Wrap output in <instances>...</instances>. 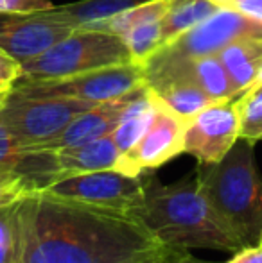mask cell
I'll return each mask as SVG.
<instances>
[{
  "label": "cell",
  "instance_id": "6da1fadb",
  "mask_svg": "<svg viewBox=\"0 0 262 263\" xmlns=\"http://www.w3.org/2000/svg\"><path fill=\"white\" fill-rule=\"evenodd\" d=\"M165 251L135 215L45 190L16 202L11 263H154Z\"/></svg>",
  "mask_w": 262,
  "mask_h": 263
},
{
  "label": "cell",
  "instance_id": "7a4b0ae2",
  "mask_svg": "<svg viewBox=\"0 0 262 263\" xmlns=\"http://www.w3.org/2000/svg\"><path fill=\"white\" fill-rule=\"evenodd\" d=\"M135 217L167 247L226 253L242 249L203 195L196 172L172 184H162L147 176L144 204Z\"/></svg>",
  "mask_w": 262,
  "mask_h": 263
},
{
  "label": "cell",
  "instance_id": "3957f363",
  "mask_svg": "<svg viewBox=\"0 0 262 263\" xmlns=\"http://www.w3.org/2000/svg\"><path fill=\"white\" fill-rule=\"evenodd\" d=\"M253 145L239 138L221 161L196 168L203 195L242 247L259 243L262 233V177Z\"/></svg>",
  "mask_w": 262,
  "mask_h": 263
},
{
  "label": "cell",
  "instance_id": "277c9868",
  "mask_svg": "<svg viewBox=\"0 0 262 263\" xmlns=\"http://www.w3.org/2000/svg\"><path fill=\"white\" fill-rule=\"evenodd\" d=\"M130 61V50L120 36L97 29H76L43 54L22 63V79H63Z\"/></svg>",
  "mask_w": 262,
  "mask_h": 263
},
{
  "label": "cell",
  "instance_id": "5b68a950",
  "mask_svg": "<svg viewBox=\"0 0 262 263\" xmlns=\"http://www.w3.org/2000/svg\"><path fill=\"white\" fill-rule=\"evenodd\" d=\"M94 106L79 99L29 97L11 91L0 106V122L27 151L60 135L74 118Z\"/></svg>",
  "mask_w": 262,
  "mask_h": 263
},
{
  "label": "cell",
  "instance_id": "8992f818",
  "mask_svg": "<svg viewBox=\"0 0 262 263\" xmlns=\"http://www.w3.org/2000/svg\"><path fill=\"white\" fill-rule=\"evenodd\" d=\"M142 86H146L144 66L130 61L63 79H20L14 84L13 91L29 97H70L101 104L124 97Z\"/></svg>",
  "mask_w": 262,
  "mask_h": 263
},
{
  "label": "cell",
  "instance_id": "52a82bcc",
  "mask_svg": "<svg viewBox=\"0 0 262 263\" xmlns=\"http://www.w3.org/2000/svg\"><path fill=\"white\" fill-rule=\"evenodd\" d=\"M257 36H262V22L246 18L235 11L217 9L193 29L158 49L147 61H185L219 54L230 43Z\"/></svg>",
  "mask_w": 262,
  "mask_h": 263
},
{
  "label": "cell",
  "instance_id": "ba28073f",
  "mask_svg": "<svg viewBox=\"0 0 262 263\" xmlns=\"http://www.w3.org/2000/svg\"><path fill=\"white\" fill-rule=\"evenodd\" d=\"M147 176H130L119 170H97L66 177L43 188L60 197L136 215L146 197Z\"/></svg>",
  "mask_w": 262,
  "mask_h": 263
},
{
  "label": "cell",
  "instance_id": "9c48e42d",
  "mask_svg": "<svg viewBox=\"0 0 262 263\" xmlns=\"http://www.w3.org/2000/svg\"><path fill=\"white\" fill-rule=\"evenodd\" d=\"M241 138L237 97L216 101L187 122L183 153L198 159V165L221 161Z\"/></svg>",
  "mask_w": 262,
  "mask_h": 263
},
{
  "label": "cell",
  "instance_id": "30bf717a",
  "mask_svg": "<svg viewBox=\"0 0 262 263\" xmlns=\"http://www.w3.org/2000/svg\"><path fill=\"white\" fill-rule=\"evenodd\" d=\"M185 127L187 120L172 113L156 99V109L147 131L131 151L120 154L115 170L130 176H142L147 170L158 168L169 159L183 154Z\"/></svg>",
  "mask_w": 262,
  "mask_h": 263
},
{
  "label": "cell",
  "instance_id": "8fae6325",
  "mask_svg": "<svg viewBox=\"0 0 262 263\" xmlns=\"http://www.w3.org/2000/svg\"><path fill=\"white\" fill-rule=\"evenodd\" d=\"M76 29L53 13H0V50L25 63L56 45Z\"/></svg>",
  "mask_w": 262,
  "mask_h": 263
},
{
  "label": "cell",
  "instance_id": "7c38bea8",
  "mask_svg": "<svg viewBox=\"0 0 262 263\" xmlns=\"http://www.w3.org/2000/svg\"><path fill=\"white\" fill-rule=\"evenodd\" d=\"M138 90L131 91V93L124 95V97L95 104L94 107H90L88 111H84L79 117L74 118L60 135L47 140V142L40 143V145H34V147H31V149L24 151V153L70 149V147L84 145V143H90V142H94V140L102 138V136L112 135L113 129L119 124L126 106L130 104L131 99L135 97Z\"/></svg>",
  "mask_w": 262,
  "mask_h": 263
},
{
  "label": "cell",
  "instance_id": "4fadbf2b",
  "mask_svg": "<svg viewBox=\"0 0 262 263\" xmlns=\"http://www.w3.org/2000/svg\"><path fill=\"white\" fill-rule=\"evenodd\" d=\"M237 95L246 91L257 79L262 68V36L244 38L230 43L219 54Z\"/></svg>",
  "mask_w": 262,
  "mask_h": 263
},
{
  "label": "cell",
  "instance_id": "5bb4252c",
  "mask_svg": "<svg viewBox=\"0 0 262 263\" xmlns=\"http://www.w3.org/2000/svg\"><path fill=\"white\" fill-rule=\"evenodd\" d=\"M154 109H156L154 95L151 93V90L147 86L140 88L135 97L131 99L130 104L126 106L119 124L112 133L120 154L131 151L135 147V143L142 138V135L147 131L151 120H153Z\"/></svg>",
  "mask_w": 262,
  "mask_h": 263
},
{
  "label": "cell",
  "instance_id": "9a60e30c",
  "mask_svg": "<svg viewBox=\"0 0 262 263\" xmlns=\"http://www.w3.org/2000/svg\"><path fill=\"white\" fill-rule=\"evenodd\" d=\"M144 2L149 0H81L65 6H54L53 13L74 29H88Z\"/></svg>",
  "mask_w": 262,
  "mask_h": 263
},
{
  "label": "cell",
  "instance_id": "2e32d148",
  "mask_svg": "<svg viewBox=\"0 0 262 263\" xmlns=\"http://www.w3.org/2000/svg\"><path fill=\"white\" fill-rule=\"evenodd\" d=\"M217 9L219 7L212 0H171L162 20V47L193 29Z\"/></svg>",
  "mask_w": 262,
  "mask_h": 263
},
{
  "label": "cell",
  "instance_id": "e0dca14e",
  "mask_svg": "<svg viewBox=\"0 0 262 263\" xmlns=\"http://www.w3.org/2000/svg\"><path fill=\"white\" fill-rule=\"evenodd\" d=\"M162 20L164 18L144 20L123 36L124 43L130 50L131 61L144 66V63L162 47Z\"/></svg>",
  "mask_w": 262,
  "mask_h": 263
},
{
  "label": "cell",
  "instance_id": "ac0fdd59",
  "mask_svg": "<svg viewBox=\"0 0 262 263\" xmlns=\"http://www.w3.org/2000/svg\"><path fill=\"white\" fill-rule=\"evenodd\" d=\"M241 138L255 143L262 140V83L252 84L237 97Z\"/></svg>",
  "mask_w": 262,
  "mask_h": 263
},
{
  "label": "cell",
  "instance_id": "d6986e66",
  "mask_svg": "<svg viewBox=\"0 0 262 263\" xmlns=\"http://www.w3.org/2000/svg\"><path fill=\"white\" fill-rule=\"evenodd\" d=\"M34 184L25 174L14 168L0 170V208L16 204L27 194L34 192Z\"/></svg>",
  "mask_w": 262,
  "mask_h": 263
},
{
  "label": "cell",
  "instance_id": "ffe728a7",
  "mask_svg": "<svg viewBox=\"0 0 262 263\" xmlns=\"http://www.w3.org/2000/svg\"><path fill=\"white\" fill-rule=\"evenodd\" d=\"M14 210L16 204L0 208V263H11L14 253Z\"/></svg>",
  "mask_w": 262,
  "mask_h": 263
},
{
  "label": "cell",
  "instance_id": "44dd1931",
  "mask_svg": "<svg viewBox=\"0 0 262 263\" xmlns=\"http://www.w3.org/2000/svg\"><path fill=\"white\" fill-rule=\"evenodd\" d=\"M22 79V63L0 50V106L13 91L14 84Z\"/></svg>",
  "mask_w": 262,
  "mask_h": 263
},
{
  "label": "cell",
  "instance_id": "7402d4cb",
  "mask_svg": "<svg viewBox=\"0 0 262 263\" xmlns=\"http://www.w3.org/2000/svg\"><path fill=\"white\" fill-rule=\"evenodd\" d=\"M22 158H24V149H22L20 142L0 122V170L2 168L16 170Z\"/></svg>",
  "mask_w": 262,
  "mask_h": 263
},
{
  "label": "cell",
  "instance_id": "603a6c76",
  "mask_svg": "<svg viewBox=\"0 0 262 263\" xmlns=\"http://www.w3.org/2000/svg\"><path fill=\"white\" fill-rule=\"evenodd\" d=\"M219 9L235 11L246 18L262 22V0H212Z\"/></svg>",
  "mask_w": 262,
  "mask_h": 263
},
{
  "label": "cell",
  "instance_id": "cb8c5ba5",
  "mask_svg": "<svg viewBox=\"0 0 262 263\" xmlns=\"http://www.w3.org/2000/svg\"><path fill=\"white\" fill-rule=\"evenodd\" d=\"M53 7L50 0H0V13H36Z\"/></svg>",
  "mask_w": 262,
  "mask_h": 263
},
{
  "label": "cell",
  "instance_id": "d4e9b609",
  "mask_svg": "<svg viewBox=\"0 0 262 263\" xmlns=\"http://www.w3.org/2000/svg\"><path fill=\"white\" fill-rule=\"evenodd\" d=\"M154 263H216V261H205L199 260L194 254L189 253V249H182V247H167L160 260Z\"/></svg>",
  "mask_w": 262,
  "mask_h": 263
},
{
  "label": "cell",
  "instance_id": "484cf974",
  "mask_svg": "<svg viewBox=\"0 0 262 263\" xmlns=\"http://www.w3.org/2000/svg\"><path fill=\"white\" fill-rule=\"evenodd\" d=\"M226 263H262V246L255 243V246H246L234 253Z\"/></svg>",
  "mask_w": 262,
  "mask_h": 263
},
{
  "label": "cell",
  "instance_id": "4316f807",
  "mask_svg": "<svg viewBox=\"0 0 262 263\" xmlns=\"http://www.w3.org/2000/svg\"><path fill=\"white\" fill-rule=\"evenodd\" d=\"M259 243H260V246H262V233H260V238H259Z\"/></svg>",
  "mask_w": 262,
  "mask_h": 263
}]
</instances>
